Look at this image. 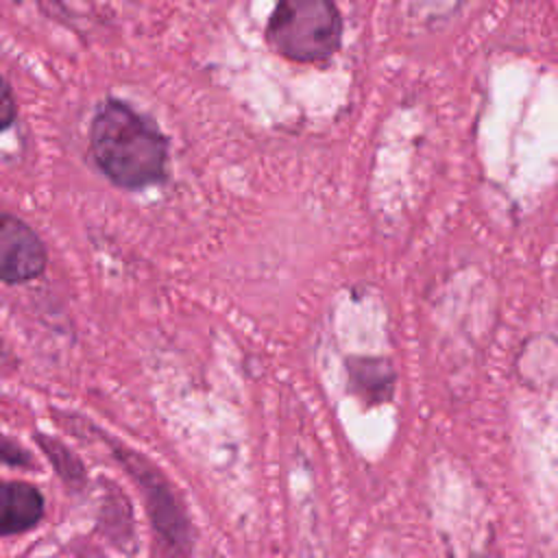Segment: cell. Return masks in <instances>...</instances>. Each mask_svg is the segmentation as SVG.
<instances>
[{"label": "cell", "instance_id": "obj_1", "mask_svg": "<svg viewBox=\"0 0 558 558\" xmlns=\"http://www.w3.org/2000/svg\"><path fill=\"white\" fill-rule=\"evenodd\" d=\"M89 146L98 168L120 187L140 190L166 177L168 142L163 133L120 100H107L96 111Z\"/></svg>", "mask_w": 558, "mask_h": 558}, {"label": "cell", "instance_id": "obj_2", "mask_svg": "<svg viewBox=\"0 0 558 558\" xmlns=\"http://www.w3.org/2000/svg\"><path fill=\"white\" fill-rule=\"evenodd\" d=\"M266 39L283 59L320 63L342 44V15L333 0H279L268 17Z\"/></svg>", "mask_w": 558, "mask_h": 558}, {"label": "cell", "instance_id": "obj_3", "mask_svg": "<svg viewBox=\"0 0 558 558\" xmlns=\"http://www.w3.org/2000/svg\"><path fill=\"white\" fill-rule=\"evenodd\" d=\"M46 266V248L20 218L0 211V281L24 283Z\"/></svg>", "mask_w": 558, "mask_h": 558}, {"label": "cell", "instance_id": "obj_4", "mask_svg": "<svg viewBox=\"0 0 558 558\" xmlns=\"http://www.w3.org/2000/svg\"><path fill=\"white\" fill-rule=\"evenodd\" d=\"M44 514L39 490L24 482L0 484V534H15L33 527Z\"/></svg>", "mask_w": 558, "mask_h": 558}, {"label": "cell", "instance_id": "obj_5", "mask_svg": "<svg viewBox=\"0 0 558 558\" xmlns=\"http://www.w3.org/2000/svg\"><path fill=\"white\" fill-rule=\"evenodd\" d=\"M13 118H15V102L7 81L0 74V131H4L13 122Z\"/></svg>", "mask_w": 558, "mask_h": 558}]
</instances>
